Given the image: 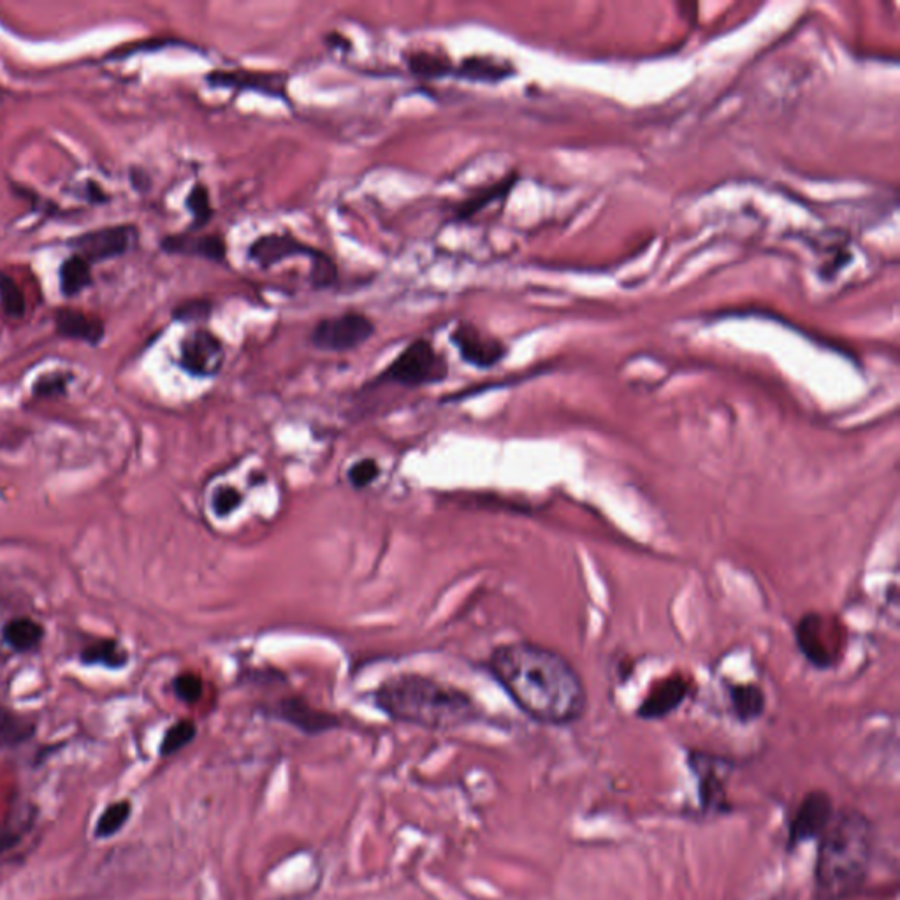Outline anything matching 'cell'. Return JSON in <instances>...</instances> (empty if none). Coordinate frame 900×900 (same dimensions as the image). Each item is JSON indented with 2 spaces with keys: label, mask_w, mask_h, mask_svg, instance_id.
I'll return each instance as SVG.
<instances>
[{
  "label": "cell",
  "mask_w": 900,
  "mask_h": 900,
  "mask_svg": "<svg viewBox=\"0 0 900 900\" xmlns=\"http://www.w3.org/2000/svg\"><path fill=\"white\" fill-rule=\"evenodd\" d=\"M69 380L71 377L66 373H50L39 378L32 391L37 398H59L66 394Z\"/></svg>",
  "instance_id": "cell-32"
},
{
  "label": "cell",
  "mask_w": 900,
  "mask_h": 900,
  "mask_svg": "<svg viewBox=\"0 0 900 900\" xmlns=\"http://www.w3.org/2000/svg\"><path fill=\"white\" fill-rule=\"evenodd\" d=\"M224 363V342L210 329L196 327L183 336L178 364L190 377H217Z\"/></svg>",
  "instance_id": "cell-10"
},
{
  "label": "cell",
  "mask_w": 900,
  "mask_h": 900,
  "mask_svg": "<svg viewBox=\"0 0 900 900\" xmlns=\"http://www.w3.org/2000/svg\"><path fill=\"white\" fill-rule=\"evenodd\" d=\"M449 377V361L435 345L419 338L408 343L396 359L385 368L373 385L394 384L407 389L442 384Z\"/></svg>",
  "instance_id": "cell-5"
},
{
  "label": "cell",
  "mask_w": 900,
  "mask_h": 900,
  "mask_svg": "<svg viewBox=\"0 0 900 900\" xmlns=\"http://www.w3.org/2000/svg\"><path fill=\"white\" fill-rule=\"evenodd\" d=\"M80 658L85 665H99V667L118 670V668L127 665L129 653L125 651L124 647L120 646L118 640L101 639L88 644L81 651Z\"/></svg>",
  "instance_id": "cell-23"
},
{
  "label": "cell",
  "mask_w": 900,
  "mask_h": 900,
  "mask_svg": "<svg viewBox=\"0 0 900 900\" xmlns=\"http://www.w3.org/2000/svg\"><path fill=\"white\" fill-rule=\"evenodd\" d=\"M43 626L30 617H16L6 623L2 630V639L16 653H30L43 642Z\"/></svg>",
  "instance_id": "cell-21"
},
{
  "label": "cell",
  "mask_w": 900,
  "mask_h": 900,
  "mask_svg": "<svg viewBox=\"0 0 900 900\" xmlns=\"http://www.w3.org/2000/svg\"><path fill=\"white\" fill-rule=\"evenodd\" d=\"M832 800L825 792H811L800 802L790 827V842L809 841L820 837L832 820Z\"/></svg>",
  "instance_id": "cell-13"
},
{
  "label": "cell",
  "mask_w": 900,
  "mask_h": 900,
  "mask_svg": "<svg viewBox=\"0 0 900 900\" xmlns=\"http://www.w3.org/2000/svg\"><path fill=\"white\" fill-rule=\"evenodd\" d=\"M690 691V683L683 675H672L654 686L651 693L640 704L639 714L642 719L667 718L668 714L683 704Z\"/></svg>",
  "instance_id": "cell-15"
},
{
  "label": "cell",
  "mask_w": 900,
  "mask_h": 900,
  "mask_svg": "<svg viewBox=\"0 0 900 900\" xmlns=\"http://www.w3.org/2000/svg\"><path fill=\"white\" fill-rule=\"evenodd\" d=\"M131 814V800H120V802H115V804L106 807L102 811L101 816H99L97 825H95V837L97 839H109V837L117 835L125 827V823L131 820Z\"/></svg>",
  "instance_id": "cell-25"
},
{
  "label": "cell",
  "mask_w": 900,
  "mask_h": 900,
  "mask_svg": "<svg viewBox=\"0 0 900 900\" xmlns=\"http://www.w3.org/2000/svg\"><path fill=\"white\" fill-rule=\"evenodd\" d=\"M197 726L192 719H180L169 726L160 742V756H173L196 739Z\"/></svg>",
  "instance_id": "cell-27"
},
{
  "label": "cell",
  "mask_w": 900,
  "mask_h": 900,
  "mask_svg": "<svg viewBox=\"0 0 900 900\" xmlns=\"http://www.w3.org/2000/svg\"><path fill=\"white\" fill-rule=\"evenodd\" d=\"M405 64L410 73L422 80H442L454 76L456 71V64L447 55H438L426 50L405 53Z\"/></svg>",
  "instance_id": "cell-20"
},
{
  "label": "cell",
  "mask_w": 900,
  "mask_h": 900,
  "mask_svg": "<svg viewBox=\"0 0 900 900\" xmlns=\"http://www.w3.org/2000/svg\"><path fill=\"white\" fill-rule=\"evenodd\" d=\"M206 83L211 88H225L238 92H254L278 99L292 106L289 94L291 76L280 71H255V69H215L206 74Z\"/></svg>",
  "instance_id": "cell-8"
},
{
  "label": "cell",
  "mask_w": 900,
  "mask_h": 900,
  "mask_svg": "<svg viewBox=\"0 0 900 900\" xmlns=\"http://www.w3.org/2000/svg\"><path fill=\"white\" fill-rule=\"evenodd\" d=\"M36 735V723L32 719L0 707V751L18 748Z\"/></svg>",
  "instance_id": "cell-22"
},
{
  "label": "cell",
  "mask_w": 900,
  "mask_h": 900,
  "mask_svg": "<svg viewBox=\"0 0 900 900\" xmlns=\"http://www.w3.org/2000/svg\"><path fill=\"white\" fill-rule=\"evenodd\" d=\"M129 178H131L132 187L138 190V192H146V190L152 187V180H150V175L146 173L145 169L132 167Z\"/></svg>",
  "instance_id": "cell-36"
},
{
  "label": "cell",
  "mask_w": 900,
  "mask_h": 900,
  "mask_svg": "<svg viewBox=\"0 0 900 900\" xmlns=\"http://www.w3.org/2000/svg\"><path fill=\"white\" fill-rule=\"evenodd\" d=\"M514 74H516V67L507 60L496 59L491 55H472L456 64L454 78L472 81V83L496 85L500 81L512 78Z\"/></svg>",
  "instance_id": "cell-17"
},
{
  "label": "cell",
  "mask_w": 900,
  "mask_h": 900,
  "mask_svg": "<svg viewBox=\"0 0 900 900\" xmlns=\"http://www.w3.org/2000/svg\"><path fill=\"white\" fill-rule=\"evenodd\" d=\"M380 477V466L375 459H361L350 466L347 480L354 489H364Z\"/></svg>",
  "instance_id": "cell-31"
},
{
  "label": "cell",
  "mask_w": 900,
  "mask_h": 900,
  "mask_svg": "<svg viewBox=\"0 0 900 900\" xmlns=\"http://www.w3.org/2000/svg\"><path fill=\"white\" fill-rule=\"evenodd\" d=\"M449 340L458 350L459 357L477 370H491L509 354L505 343L470 322H459L450 331Z\"/></svg>",
  "instance_id": "cell-12"
},
{
  "label": "cell",
  "mask_w": 900,
  "mask_h": 900,
  "mask_svg": "<svg viewBox=\"0 0 900 900\" xmlns=\"http://www.w3.org/2000/svg\"><path fill=\"white\" fill-rule=\"evenodd\" d=\"M728 700L735 718L742 723H751L765 711V693L756 684H732L728 686Z\"/></svg>",
  "instance_id": "cell-19"
},
{
  "label": "cell",
  "mask_w": 900,
  "mask_h": 900,
  "mask_svg": "<svg viewBox=\"0 0 900 900\" xmlns=\"http://www.w3.org/2000/svg\"><path fill=\"white\" fill-rule=\"evenodd\" d=\"M243 503V494L236 487H220L217 493L213 494L211 507L217 517H227L233 514L234 510Z\"/></svg>",
  "instance_id": "cell-33"
},
{
  "label": "cell",
  "mask_w": 900,
  "mask_h": 900,
  "mask_svg": "<svg viewBox=\"0 0 900 900\" xmlns=\"http://www.w3.org/2000/svg\"><path fill=\"white\" fill-rule=\"evenodd\" d=\"M55 329L64 338L88 343L92 347H97L106 333L102 320L90 317L76 308H59L55 312Z\"/></svg>",
  "instance_id": "cell-16"
},
{
  "label": "cell",
  "mask_w": 900,
  "mask_h": 900,
  "mask_svg": "<svg viewBox=\"0 0 900 900\" xmlns=\"http://www.w3.org/2000/svg\"><path fill=\"white\" fill-rule=\"evenodd\" d=\"M248 261L259 268L271 269L291 259H306L310 262V284L315 291H326L338 282V266L333 257L298 240L292 233H269L255 238L247 250Z\"/></svg>",
  "instance_id": "cell-4"
},
{
  "label": "cell",
  "mask_w": 900,
  "mask_h": 900,
  "mask_svg": "<svg viewBox=\"0 0 900 900\" xmlns=\"http://www.w3.org/2000/svg\"><path fill=\"white\" fill-rule=\"evenodd\" d=\"M797 644L814 667H832L841 656L842 628L830 625V617L807 614L797 625Z\"/></svg>",
  "instance_id": "cell-9"
},
{
  "label": "cell",
  "mask_w": 900,
  "mask_h": 900,
  "mask_svg": "<svg viewBox=\"0 0 900 900\" xmlns=\"http://www.w3.org/2000/svg\"><path fill=\"white\" fill-rule=\"evenodd\" d=\"M27 828H29L27 825H20V823L0 827V855L11 850V848H15L16 844L22 839V835L27 832Z\"/></svg>",
  "instance_id": "cell-34"
},
{
  "label": "cell",
  "mask_w": 900,
  "mask_h": 900,
  "mask_svg": "<svg viewBox=\"0 0 900 900\" xmlns=\"http://www.w3.org/2000/svg\"><path fill=\"white\" fill-rule=\"evenodd\" d=\"M138 241L139 231L136 225H109L74 236L67 241V247L76 252L74 255L92 264L122 257L131 252L132 248L138 245Z\"/></svg>",
  "instance_id": "cell-7"
},
{
  "label": "cell",
  "mask_w": 900,
  "mask_h": 900,
  "mask_svg": "<svg viewBox=\"0 0 900 900\" xmlns=\"http://www.w3.org/2000/svg\"><path fill=\"white\" fill-rule=\"evenodd\" d=\"M373 705L396 723L431 732H449L480 719L479 707L465 691L419 674L384 681L373 691Z\"/></svg>",
  "instance_id": "cell-2"
},
{
  "label": "cell",
  "mask_w": 900,
  "mask_h": 900,
  "mask_svg": "<svg viewBox=\"0 0 900 900\" xmlns=\"http://www.w3.org/2000/svg\"><path fill=\"white\" fill-rule=\"evenodd\" d=\"M160 247L169 255L199 257L217 264L227 262V243L220 234H204V236H192L189 233L173 234L166 236Z\"/></svg>",
  "instance_id": "cell-14"
},
{
  "label": "cell",
  "mask_w": 900,
  "mask_h": 900,
  "mask_svg": "<svg viewBox=\"0 0 900 900\" xmlns=\"http://www.w3.org/2000/svg\"><path fill=\"white\" fill-rule=\"evenodd\" d=\"M83 196H85L87 201L94 204L108 203L109 201L108 192L102 189L101 185L95 183L94 180H90V182L83 185Z\"/></svg>",
  "instance_id": "cell-35"
},
{
  "label": "cell",
  "mask_w": 900,
  "mask_h": 900,
  "mask_svg": "<svg viewBox=\"0 0 900 900\" xmlns=\"http://www.w3.org/2000/svg\"><path fill=\"white\" fill-rule=\"evenodd\" d=\"M187 210L192 215V225H190V233L203 229L210 224L211 218L215 217V208L211 204L210 190L203 183H196L190 189L187 201H185Z\"/></svg>",
  "instance_id": "cell-26"
},
{
  "label": "cell",
  "mask_w": 900,
  "mask_h": 900,
  "mask_svg": "<svg viewBox=\"0 0 900 900\" xmlns=\"http://www.w3.org/2000/svg\"><path fill=\"white\" fill-rule=\"evenodd\" d=\"M173 691L185 704H196L203 697V681L199 675L185 672L173 681Z\"/></svg>",
  "instance_id": "cell-30"
},
{
  "label": "cell",
  "mask_w": 900,
  "mask_h": 900,
  "mask_svg": "<svg viewBox=\"0 0 900 900\" xmlns=\"http://www.w3.org/2000/svg\"><path fill=\"white\" fill-rule=\"evenodd\" d=\"M814 867L818 900L848 899L864 885L872 858V827L864 814L841 811L820 835Z\"/></svg>",
  "instance_id": "cell-3"
},
{
  "label": "cell",
  "mask_w": 900,
  "mask_h": 900,
  "mask_svg": "<svg viewBox=\"0 0 900 900\" xmlns=\"http://www.w3.org/2000/svg\"><path fill=\"white\" fill-rule=\"evenodd\" d=\"M0 306L4 313L13 319H22L27 312V301L20 285L16 284L13 276L4 271H0Z\"/></svg>",
  "instance_id": "cell-28"
},
{
  "label": "cell",
  "mask_w": 900,
  "mask_h": 900,
  "mask_svg": "<svg viewBox=\"0 0 900 900\" xmlns=\"http://www.w3.org/2000/svg\"><path fill=\"white\" fill-rule=\"evenodd\" d=\"M487 670L510 700L542 725H570L588 709L581 674L551 647L528 640L501 644L489 656Z\"/></svg>",
  "instance_id": "cell-1"
},
{
  "label": "cell",
  "mask_w": 900,
  "mask_h": 900,
  "mask_svg": "<svg viewBox=\"0 0 900 900\" xmlns=\"http://www.w3.org/2000/svg\"><path fill=\"white\" fill-rule=\"evenodd\" d=\"M262 714L276 721H282L285 725L296 728L301 734L312 737L333 732L342 726V719L336 714L315 709L301 697L282 698L275 704L262 707Z\"/></svg>",
  "instance_id": "cell-11"
},
{
  "label": "cell",
  "mask_w": 900,
  "mask_h": 900,
  "mask_svg": "<svg viewBox=\"0 0 900 900\" xmlns=\"http://www.w3.org/2000/svg\"><path fill=\"white\" fill-rule=\"evenodd\" d=\"M215 303L208 298H190L173 308L171 317L182 324H204L211 319Z\"/></svg>",
  "instance_id": "cell-29"
},
{
  "label": "cell",
  "mask_w": 900,
  "mask_h": 900,
  "mask_svg": "<svg viewBox=\"0 0 900 900\" xmlns=\"http://www.w3.org/2000/svg\"><path fill=\"white\" fill-rule=\"evenodd\" d=\"M377 331L375 322L361 312H345L319 320L308 334L313 349L322 352H350L363 347Z\"/></svg>",
  "instance_id": "cell-6"
},
{
  "label": "cell",
  "mask_w": 900,
  "mask_h": 900,
  "mask_svg": "<svg viewBox=\"0 0 900 900\" xmlns=\"http://www.w3.org/2000/svg\"><path fill=\"white\" fill-rule=\"evenodd\" d=\"M516 182L517 176L509 175L505 176L500 182L494 183V185H489V187L473 192L472 196L466 197L454 208L452 222L461 224V222L472 220L475 215H479L480 211L487 208V206H491V204L500 201L503 197L509 196V192L516 185Z\"/></svg>",
  "instance_id": "cell-18"
},
{
  "label": "cell",
  "mask_w": 900,
  "mask_h": 900,
  "mask_svg": "<svg viewBox=\"0 0 900 900\" xmlns=\"http://www.w3.org/2000/svg\"><path fill=\"white\" fill-rule=\"evenodd\" d=\"M59 278L62 294L66 298H74L92 285V269L85 259L71 255L60 264Z\"/></svg>",
  "instance_id": "cell-24"
}]
</instances>
